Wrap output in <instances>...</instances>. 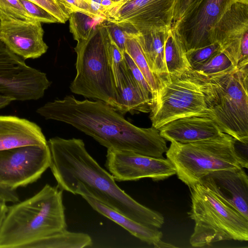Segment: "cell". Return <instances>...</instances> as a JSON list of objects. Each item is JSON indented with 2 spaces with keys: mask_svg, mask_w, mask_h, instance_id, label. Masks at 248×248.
Listing matches in <instances>:
<instances>
[{
  "mask_svg": "<svg viewBox=\"0 0 248 248\" xmlns=\"http://www.w3.org/2000/svg\"><path fill=\"white\" fill-rule=\"evenodd\" d=\"M49 168L62 191L85 194L133 220L159 228L164 223L162 214L140 203L117 185L112 175L103 169L79 139L51 138Z\"/></svg>",
  "mask_w": 248,
  "mask_h": 248,
  "instance_id": "1",
  "label": "cell"
},
{
  "mask_svg": "<svg viewBox=\"0 0 248 248\" xmlns=\"http://www.w3.org/2000/svg\"><path fill=\"white\" fill-rule=\"evenodd\" d=\"M36 112L46 120L71 125L107 149L158 158H164L163 155L168 149L158 129L135 126L100 100L80 101L73 95H66L46 103Z\"/></svg>",
  "mask_w": 248,
  "mask_h": 248,
  "instance_id": "2",
  "label": "cell"
},
{
  "mask_svg": "<svg viewBox=\"0 0 248 248\" xmlns=\"http://www.w3.org/2000/svg\"><path fill=\"white\" fill-rule=\"evenodd\" d=\"M62 190L46 184L31 197L8 206L0 227V248H27L67 225Z\"/></svg>",
  "mask_w": 248,
  "mask_h": 248,
  "instance_id": "3",
  "label": "cell"
},
{
  "mask_svg": "<svg viewBox=\"0 0 248 248\" xmlns=\"http://www.w3.org/2000/svg\"><path fill=\"white\" fill-rule=\"evenodd\" d=\"M184 74L199 86L209 117L222 132L248 141V63L210 77Z\"/></svg>",
  "mask_w": 248,
  "mask_h": 248,
  "instance_id": "4",
  "label": "cell"
},
{
  "mask_svg": "<svg viewBox=\"0 0 248 248\" xmlns=\"http://www.w3.org/2000/svg\"><path fill=\"white\" fill-rule=\"evenodd\" d=\"M102 22L87 39L77 41L75 47L77 74L70 89L75 94L101 101L119 112L120 96L114 82Z\"/></svg>",
  "mask_w": 248,
  "mask_h": 248,
  "instance_id": "5",
  "label": "cell"
},
{
  "mask_svg": "<svg viewBox=\"0 0 248 248\" xmlns=\"http://www.w3.org/2000/svg\"><path fill=\"white\" fill-rule=\"evenodd\" d=\"M189 188L191 208L188 214L195 222L189 239L192 247L222 240H248V218L201 184Z\"/></svg>",
  "mask_w": 248,
  "mask_h": 248,
  "instance_id": "6",
  "label": "cell"
},
{
  "mask_svg": "<svg viewBox=\"0 0 248 248\" xmlns=\"http://www.w3.org/2000/svg\"><path fill=\"white\" fill-rule=\"evenodd\" d=\"M166 155L174 166L178 178L189 187L211 172L242 168L234 150L233 138L227 134L188 143L171 141Z\"/></svg>",
  "mask_w": 248,
  "mask_h": 248,
  "instance_id": "7",
  "label": "cell"
},
{
  "mask_svg": "<svg viewBox=\"0 0 248 248\" xmlns=\"http://www.w3.org/2000/svg\"><path fill=\"white\" fill-rule=\"evenodd\" d=\"M170 78L160 90L151 111L152 126L159 129L172 121L186 117H209L204 94L198 85L185 74Z\"/></svg>",
  "mask_w": 248,
  "mask_h": 248,
  "instance_id": "8",
  "label": "cell"
},
{
  "mask_svg": "<svg viewBox=\"0 0 248 248\" xmlns=\"http://www.w3.org/2000/svg\"><path fill=\"white\" fill-rule=\"evenodd\" d=\"M176 0H123L105 10L108 19L128 31L168 30L172 26Z\"/></svg>",
  "mask_w": 248,
  "mask_h": 248,
  "instance_id": "9",
  "label": "cell"
},
{
  "mask_svg": "<svg viewBox=\"0 0 248 248\" xmlns=\"http://www.w3.org/2000/svg\"><path fill=\"white\" fill-rule=\"evenodd\" d=\"M50 85L46 74L27 65L0 40V94L15 100H35Z\"/></svg>",
  "mask_w": 248,
  "mask_h": 248,
  "instance_id": "10",
  "label": "cell"
},
{
  "mask_svg": "<svg viewBox=\"0 0 248 248\" xmlns=\"http://www.w3.org/2000/svg\"><path fill=\"white\" fill-rule=\"evenodd\" d=\"M48 144L0 151V184L16 190L39 179L50 167Z\"/></svg>",
  "mask_w": 248,
  "mask_h": 248,
  "instance_id": "11",
  "label": "cell"
},
{
  "mask_svg": "<svg viewBox=\"0 0 248 248\" xmlns=\"http://www.w3.org/2000/svg\"><path fill=\"white\" fill-rule=\"evenodd\" d=\"M105 166L116 181H137L149 178L163 180L176 174L169 159L134 153L107 149Z\"/></svg>",
  "mask_w": 248,
  "mask_h": 248,
  "instance_id": "12",
  "label": "cell"
},
{
  "mask_svg": "<svg viewBox=\"0 0 248 248\" xmlns=\"http://www.w3.org/2000/svg\"><path fill=\"white\" fill-rule=\"evenodd\" d=\"M238 0H204L174 28L187 51L213 43L212 32L220 19Z\"/></svg>",
  "mask_w": 248,
  "mask_h": 248,
  "instance_id": "13",
  "label": "cell"
},
{
  "mask_svg": "<svg viewBox=\"0 0 248 248\" xmlns=\"http://www.w3.org/2000/svg\"><path fill=\"white\" fill-rule=\"evenodd\" d=\"M212 38L234 66L248 63V4L234 3L217 24Z\"/></svg>",
  "mask_w": 248,
  "mask_h": 248,
  "instance_id": "14",
  "label": "cell"
},
{
  "mask_svg": "<svg viewBox=\"0 0 248 248\" xmlns=\"http://www.w3.org/2000/svg\"><path fill=\"white\" fill-rule=\"evenodd\" d=\"M40 22L0 21V40L13 52L24 60L36 59L45 54L48 46L43 40Z\"/></svg>",
  "mask_w": 248,
  "mask_h": 248,
  "instance_id": "15",
  "label": "cell"
},
{
  "mask_svg": "<svg viewBox=\"0 0 248 248\" xmlns=\"http://www.w3.org/2000/svg\"><path fill=\"white\" fill-rule=\"evenodd\" d=\"M199 183L248 218V177L242 168L211 172Z\"/></svg>",
  "mask_w": 248,
  "mask_h": 248,
  "instance_id": "16",
  "label": "cell"
},
{
  "mask_svg": "<svg viewBox=\"0 0 248 248\" xmlns=\"http://www.w3.org/2000/svg\"><path fill=\"white\" fill-rule=\"evenodd\" d=\"M158 130L164 139L181 143L218 138L226 134L212 118L205 116L179 118L166 124Z\"/></svg>",
  "mask_w": 248,
  "mask_h": 248,
  "instance_id": "17",
  "label": "cell"
},
{
  "mask_svg": "<svg viewBox=\"0 0 248 248\" xmlns=\"http://www.w3.org/2000/svg\"><path fill=\"white\" fill-rule=\"evenodd\" d=\"M47 144L36 124L15 116H0V151Z\"/></svg>",
  "mask_w": 248,
  "mask_h": 248,
  "instance_id": "18",
  "label": "cell"
},
{
  "mask_svg": "<svg viewBox=\"0 0 248 248\" xmlns=\"http://www.w3.org/2000/svg\"><path fill=\"white\" fill-rule=\"evenodd\" d=\"M168 30L153 29L138 32V38L149 67L163 86L170 79L164 56L165 42Z\"/></svg>",
  "mask_w": 248,
  "mask_h": 248,
  "instance_id": "19",
  "label": "cell"
},
{
  "mask_svg": "<svg viewBox=\"0 0 248 248\" xmlns=\"http://www.w3.org/2000/svg\"><path fill=\"white\" fill-rule=\"evenodd\" d=\"M96 212L115 222L130 233L149 245L155 246L163 236L157 228L148 227L132 220L85 194L80 195Z\"/></svg>",
  "mask_w": 248,
  "mask_h": 248,
  "instance_id": "20",
  "label": "cell"
},
{
  "mask_svg": "<svg viewBox=\"0 0 248 248\" xmlns=\"http://www.w3.org/2000/svg\"><path fill=\"white\" fill-rule=\"evenodd\" d=\"M119 92V113L121 114L127 112L134 114L140 112H151V103L133 78L128 66L121 81Z\"/></svg>",
  "mask_w": 248,
  "mask_h": 248,
  "instance_id": "21",
  "label": "cell"
},
{
  "mask_svg": "<svg viewBox=\"0 0 248 248\" xmlns=\"http://www.w3.org/2000/svg\"><path fill=\"white\" fill-rule=\"evenodd\" d=\"M186 52L177 31L171 27L167 32L164 49L165 62L170 77L180 76L191 69Z\"/></svg>",
  "mask_w": 248,
  "mask_h": 248,
  "instance_id": "22",
  "label": "cell"
},
{
  "mask_svg": "<svg viewBox=\"0 0 248 248\" xmlns=\"http://www.w3.org/2000/svg\"><path fill=\"white\" fill-rule=\"evenodd\" d=\"M143 74L152 92L151 110L155 107L163 85L151 71L138 38V32L128 31L125 50Z\"/></svg>",
  "mask_w": 248,
  "mask_h": 248,
  "instance_id": "23",
  "label": "cell"
},
{
  "mask_svg": "<svg viewBox=\"0 0 248 248\" xmlns=\"http://www.w3.org/2000/svg\"><path fill=\"white\" fill-rule=\"evenodd\" d=\"M92 244V239L89 234L66 229L32 242L27 248H83Z\"/></svg>",
  "mask_w": 248,
  "mask_h": 248,
  "instance_id": "24",
  "label": "cell"
},
{
  "mask_svg": "<svg viewBox=\"0 0 248 248\" xmlns=\"http://www.w3.org/2000/svg\"><path fill=\"white\" fill-rule=\"evenodd\" d=\"M106 18H93L85 14L76 12L70 15L69 28L77 41L87 39L97 26Z\"/></svg>",
  "mask_w": 248,
  "mask_h": 248,
  "instance_id": "25",
  "label": "cell"
},
{
  "mask_svg": "<svg viewBox=\"0 0 248 248\" xmlns=\"http://www.w3.org/2000/svg\"><path fill=\"white\" fill-rule=\"evenodd\" d=\"M235 67L230 59L220 50L205 62L189 71L201 76L210 77Z\"/></svg>",
  "mask_w": 248,
  "mask_h": 248,
  "instance_id": "26",
  "label": "cell"
},
{
  "mask_svg": "<svg viewBox=\"0 0 248 248\" xmlns=\"http://www.w3.org/2000/svg\"><path fill=\"white\" fill-rule=\"evenodd\" d=\"M35 21L25 11L19 0H0V21Z\"/></svg>",
  "mask_w": 248,
  "mask_h": 248,
  "instance_id": "27",
  "label": "cell"
},
{
  "mask_svg": "<svg viewBox=\"0 0 248 248\" xmlns=\"http://www.w3.org/2000/svg\"><path fill=\"white\" fill-rule=\"evenodd\" d=\"M220 50L219 45L214 42L203 47L188 50L186 52V56L191 69H193L208 61Z\"/></svg>",
  "mask_w": 248,
  "mask_h": 248,
  "instance_id": "28",
  "label": "cell"
},
{
  "mask_svg": "<svg viewBox=\"0 0 248 248\" xmlns=\"http://www.w3.org/2000/svg\"><path fill=\"white\" fill-rule=\"evenodd\" d=\"M56 1L69 15L73 12H79L95 18H105L96 13L92 9L91 0H56Z\"/></svg>",
  "mask_w": 248,
  "mask_h": 248,
  "instance_id": "29",
  "label": "cell"
},
{
  "mask_svg": "<svg viewBox=\"0 0 248 248\" xmlns=\"http://www.w3.org/2000/svg\"><path fill=\"white\" fill-rule=\"evenodd\" d=\"M19 1L29 15L35 21L41 23H59L55 16L39 5L29 0Z\"/></svg>",
  "mask_w": 248,
  "mask_h": 248,
  "instance_id": "30",
  "label": "cell"
},
{
  "mask_svg": "<svg viewBox=\"0 0 248 248\" xmlns=\"http://www.w3.org/2000/svg\"><path fill=\"white\" fill-rule=\"evenodd\" d=\"M124 56L127 65L133 78L141 88L146 97L150 102L152 107V92L150 87L146 81L141 72L138 67L130 56L125 51Z\"/></svg>",
  "mask_w": 248,
  "mask_h": 248,
  "instance_id": "31",
  "label": "cell"
},
{
  "mask_svg": "<svg viewBox=\"0 0 248 248\" xmlns=\"http://www.w3.org/2000/svg\"><path fill=\"white\" fill-rule=\"evenodd\" d=\"M102 24L112 40L121 51L124 53L128 31L117 24L106 19L103 21Z\"/></svg>",
  "mask_w": 248,
  "mask_h": 248,
  "instance_id": "32",
  "label": "cell"
},
{
  "mask_svg": "<svg viewBox=\"0 0 248 248\" xmlns=\"http://www.w3.org/2000/svg\"><path fill=\"white\" fill-rule=\"evenodd\" d=\"M204 0H176L171 27L192 13Z\"/></svg>",
  "mask_w": 248,
  "mask_h": 248,
  "instance_id": "33",
  "label": "cell"
},
{
  "mask_svg": "<svg viewBox=\"0 0 248 248\" xmlns=\"http://www.w3.org/2000/svg\"><path fill=\"white\" fill-rule=\"evenodd\" d=\"M42 7L59 21L65 23L69 20L70 15L56 1V0H29Z\"/></svg>",
  "mask_w": 248,
  "mask_h": 248,
  "instance_id": "34",
  "label": "cell"
},
{
  "mask_svg": "<svg viewBox=\"0 0 248 248\" xmlns=\"http://www.w3.org/2000/svg\"><path fill=\"white\" fill-rule=\"evenodd\" d=\"M234 150L240 161L241 167L248 168V141H241L233 138Z\"/></svg>",
  "mask_w": 248,
  "mask_h": 248,
  "instance_id": "35",
  "label": "cell"
},
{
  "mask_svg": "<svg viewBox=\"0 0 248 248\" xmlns=\"http://www.w3.org/2000/svg\"><path fill=\"white\" fill-rule=\"evenodd\" d=\"M19 201L16 190L9 188L0 184V202H16Z\"/></svg>",
  "mask_w": 248,
  "mask_h": 248,
  "instance_id": "36",
  "label": "cell"
},
{
  "mask_svg": "<svg viewBox=\"0 0 248 248\" xmlns=\"http://www.w3.org/2000/svg\"><path fill=\"white\" fill-rule=\"evenodd\" d=\"M15 100L7 95L0 94V109H1L8 105Z\"/></svg>",
  "mask_w": 248,
  "mask_h": 248,
  "instance_id": "37",
  "label": "cell"
},
{
  "mask_svg": "<svg viewBox=\"0 0 248 248\" xmlns=\"http://www.w3.org/2000/svg\"><path fill=\"white\" fill-rule=\"evenodd\" d=\"M7 207L6 202H0V227L6 215Z\"/></svg>",
  "mask_w": 248,
  "mask_h": 248,
  "instance_id": "38",
  "label": "cell"
},
{
  "mask_svg": "<svg viewBox=\"0 0 248 248\" xmlns=\"http://www.w3.org/2000/svg\"><path fill=\"white\" fill-rule=\"evenodd\" d=\"M156 248H175V246L160 240L155 246Z\"/></svg>",
  "mask_w": 248,
  "mask_h": 248,
  "instance_id": "39",
  "label": "cell"
},
{
  "mask_svg": "<svg viewBox=\"0 0 248 248\" xmlns=\"http://www.w3.org/2000/svg\"><path fill=\"white\" fill-rule=\"evenodd\" d=\"M122 0H112V1L113 2L114 4L117 3Z\"/></svg>",
  "mask_w": 248,
  "mask_h": 248,
  "instance_id": "40",
  "label": "cell"
},
{
  "mask_svg": "<svg viewBox=\"0 0 248 248\" xmlns=\"http://www.w3.org/2000/svg\"></svg>",
  "mask_w": 248,
  "mask_h": 248,
  "instance_id": "41",
  "label": "cell"
}]
</instances>
